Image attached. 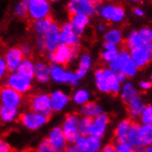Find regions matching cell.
I'll use <instances>...</instances> for the list:
<instances>
[{
  "instance_id": "obj_42",
  "label": "cell",
  "mask_w": 152,
  "mask_h": 152,
  "mask_svg": "<svg viewBox=\"0 0 152 152\" xmlns=\"http://www.w3.org/2000/svg\"><path fill=\"white\" fill-rule=\"evenodd\" d=\"M20 50L22 53V56L24 58H30L31 56L32 55V52H33V49H32V46L29 43H23L21 44V46L20 47Z\"/></svg>"
},
{
  "instance_id": "obj_4",
  "label": "cell",
  "mask_w": 152,
  "mask_h": 152,
  "mask_svg": "<svg viewBox=\"0 0 152 152\" xmlns=\"http://www.w3.org/2000/svg\"><path fill=\"white\" fill-rule=\"evenodd\" d=\"M78 55V46L60 45L52 53H48V59L52 64L66 66L77 59Z\"/></svg>"
},
{
  "instance_id": "obj_6",
  "label": "cell",
  "mask_w": 152,
  "mask_h": 152,
  "mask_svg": "<svg viewBox=\"0 0 152 152\" xmlns=\"http://www.w3.org/2000/svg\"><path fill=\"white\" fill-rule=\"evenodd\" d=\"M68 12L71 15L84 14L94 16L100 10L99 0H70L67 5Z\"/></svg>"
},
{
  "instance_id": "obj_47",
  "label": "cell",
  "mask_w": 152,
  "mask_h": 152,
  "mask_svg": "<svg viewBox=\"0 0 152 152\" xmlns=\"http://www.w3.org/2000/svg\"><path fill=\"white\" fill-rule=\"evenodd\" d=\"M0 152H12L10 146L4 140H0Z\"/></svg>"
},
{
  "instance_id": "obj_44",
  "label": "cell",
  "mask_w": 152,
  "mask_h": 152,
  "mask_svg": "<svg viewBox=\"0 0 152 152\" xmlns=\"http://www.w3.org/2000/svg\"><path fill=\"white\" fill-rule=\"evenodd\" d=\"M7 73H8V71L7 68L4 56H0V81H2V80H4L7 77Z\"/></svg>"
},
{
  "instance_id": "obj_14",
  "label": "cell",
  "mask_w": 152,
  "mask_h": 152,
  "mask_svg": "<svg viewBox=\"0 0 152 152\" xmlns=\"http://www.w3.org/2000/svg\"><path fill=\"white\" fill-rule=\"evenodd\" d=\"M28 5V14L34 20H38L48 17L50 5L43 0H26Z\"/></svg>"
},
{
  "instance_id": "obj_52",
  "label": "cell",
  "mask_w": 152,
  "mask_h": 152,
  "mask_svg": "<svg viewBox=\"0 0 152 152\" xmlns=\"http://www.w3.org/2000/svg\"><path fill=\"white\" fill-rule=\"evenodd\" d=\"M134 152H144V148H134Z\"/></svg>"
},
{
  "instance_id": "obj_26",
  "label": "cell",
  "mask_w": 152,
  "mask_h": 152,
  "mask_svg": "<svg viewBox=\"0 0 152 152\" xmlns=\"http://www.w3.org/2000/svg\"><path fill=\"white\" fill-rule=\"evenodd\" d=\"M102 113V107L95 102H88V103L82 105L81 108H80V114L82 115V117H87L91 119L100 115Z\"/></svg>"
},
{
  "instance_id": "obj_41",
  "label": "cell",
  "mask_w": 152,
  "mask_h": 152,
  "mask_svg": "<svg viewBox=\"0 0 152 152\" xmlns=\"http://www.w3.org/2000/svg\"><path fill=\"white\" fill-rule=\"evenodd\" d=\"M139 35L141 39L143 40L145 43H148V42H151L152 41V31L150 28H142L139 31H138Z\"/></svg>"
},
{
  "instance_id": "obj_12",
  "label": "cell",
  "mask_w": 152,
  "mask_h": 152,
  "mask_svg": "<svg viewBox=\"0 0 152 152\" xmlns=\"http://www.w3.org/2000/svg\"><path fill=\"white\" fill-rule=\"evenodd\" d=\"M130 56L136 64L137 67L144 68L146 67L151 61L152 58V44L151 42L145 43L141 47L136 48L134 50L129 51Z\"/></svg>"
},
{
  "instance_id": "obj_25",
  "label": "cell",
  "mask_w": 152,
  "mask_h": 152,
  "mask_svg": "<svg viewBox=\"0 0 152 152\" xmlns=\"http://www.w3.org/2000/svg\"><path fill=\"white\" fill-rule=\"evenodd\" d=\"M119 94L122 101L127 104L130 101H132L133 99H135L136 97L138 96V91L136 86L132 82L126 81L124 84H122Z\"/></svg>"
},
{
  "instance_id": "obj_58",
  "label": "cell",
  "mask_w": 152,
  "mask_h": 152,
  "mask_svg": "<svg viewBox=\"0 0 152 152\" xmlns=\"http://www.w3.org/2000/svg\"><path fill=\"white\" fill-rule=\"evenodd\" d=\"M0 140H1V139H0Z\"/></svg>"
},
{
  "instance_id": "obj_53",
  "label": "cell",
  "mask_w": 152,
  "mask_h": 152,
  "mask_svg": "<svg viewBox=\"0 0 152 152\" xmlns=\"http://www.w3.org/2000/svg\"><path fill=\"white\" fill-rule=\"evenodd\" d=\"M104 30H105V27H104V25L101 24V25L98 26V31H103Z\"/></svg>"
},
{
  "instance_id": "obj_32",
  "label": "cell",
  "mask_w": 152,
  "mask_h": 152,
  "mask_svg": "<svg viewBox=\"0 0 152 152\" xmlns=\"http://www.w3.org/2000/svg\"><path fill=\"white\" fill-rule=\"evenodd\" d=\"M71 100L77 105L82 106L88 103V102H91V93L86 88H77L73 92Z\"/></svg>"
},
{
  "instance_id": "obj_18",
  "label": "cell",
  "mask_w": 152,
  "mask_h": 152,
  "mask_svg": "<svg viewBox=\"0 0 152 152\" xmlns=\"http://www.w3.org/2000/svg\"><path fill=\"white\" fill-rule=\"evenodd\" d=\"M50 96V102H51V108L53 113H59L65 110L66 106L69 104L70 97L65 91L57 89V91H53Z\"/></svg>"
},
{
  "instance_id": "obj_35",
  "label": "cell",
  "mask_w": 152,
  "mask_h": 152,
  "mask_svg": "<svg viewBox=\"0 0 152 152\" xmlns=\"http://www.w3.org/2000/svg\"><path fill=\"white\" fill-rule=\"evenodd\" d=\"M138 119L140 120V124H142L152 126V106L150 104H146Z\"/></svg>"
},
{
  "instance_id": "obj_30",
  "label": "cell",
  "mask_w": 152,
  "mask_h": 152,
  "mask_svg": "<svg viewBox=\"0 0 152 152\" xmlns=\"http://www.w3.org/2000/svg\"><path fill=\"white\" fill-rule=\"evenodd\" d=\"M119 49L118 46H115L113 44L110 43H106L104 42L103 46H102V51L101 53L102 59L107 64L112 63L113 61H114L118 56Z\"/></svg>"
},
{
  "instance_id": "obj_27",
  "label": "cell",
  "mask_w": 152,
  "mask_h": 152,
  "mask_svg": "<svg viewBox=\"0 0 152 152\" xmlns=\"http://www.w3.org/2000/svg\"><path fill=\"white\" fill-rule=\"evenodd\" d=\"M20 110L18 108L0 105V121L2 123H12L20 117Z\"/></svg>"
},
{
  "instance_id": "obj_7",
  "label": "cell",
  "mask_w": 152,
  "mask_h": 152,
  "mask_svg": "<svg viewBox=\"0 0 152 152\" xmlns=\"http://www.w3.org/2000/svg\"><path fill=\"white\" fill-rule=\"evenodd\" d=\"M30 109L34 113L49 118L53 113L49 94L41 92L32 95L30 99Z\"/></svg>"
},
{
  "instance_id": "obj_11",
  "label": "cell",
  "mask_w": 152,
  "mask_h": 152,
  "mask_svg": "<svg viewBox=\"0 0 152 152\" xmlns=\"http://www.w3.org/2000/svg\"><path fill=\"white\" fill-rule=\"evenodd\" d=\"M23 103V95L6 85L0 87V105L18 108Z\"/></svg>"
},
{
  "instance_id": "obj_40",
  "label": "cell",
  "mask_w": 152,
  "mask_h": 152,
  "mask_svg": "<svg viewBox=\"0 0 152 152\" xmlns=\"http://www.w3.org/2000/svg\"><path fill=\"white\" fill-rule=\"evenodd\" d=\"M15 13L19 17H24L28 14V5H27L26 0L20 2L15 7Z\"/></svg>"
},
{
  "instance_id": "obj_50",
  "label": "cell",
  "mask_w": 152,
  "mask_h": 152,
  "mask_svg": "<svg viewBox=\"0 0 152 152\" xmlns=\"http://www.w3.org/2000/svg\"><path fill=\"white\" fill-rule=\"evenodd\" d=\"M134 13H135V15L137 17H142L143 15H144V11H143L139 7H136L135 10H134Z\"/></svg>"
},
{
  "instance_id": "obj_37",
  "label": "cell",
  "mask_w": 152,
  "mask_h": 152,
  "mask_svg": "<svg viewBox=\"0 0 152 152\" xmlns=\"http://www.w3.org/2000/svg\"><path fill=\"white\" fill-rule=\"evenodd\" d=\"M91 122V118L80 117L78 124H77V128H78V132L80 136H88V131Z\"/></svg>"
},
{
  "instance_id": "obj_20",
  "label": "cell",
  "mask_w": 152,
  "mask_h": 152,
  "mask_svg": "<svg viewBox=\"0 0 152 152\" xmlns=\"http://www.w3.org/2000/svg\"><path fill=\"white\" fill-rule=\"evenodd\" d=\"M59 33L60 27L56 23H53L43 36L46 44V52L52 53L60 45Z\"/></svg>"
},
{
  "instance_id": "obj_28",
  "label": "cell",
  "mask_w": 152,
  "mask_h": 152,
  "mask_svg": "<svg viewBox=\"0 0 152 152\" xmlns=\"http://www.w3.org/2000/svg\"><path fill=\"white\" fill-rule=\"evenodd\" d=\"M134 121L131 119H124L122 120L115 128L114 136L115 140H126L128 133L133 126Z\"/></svg>"
},
{
  "instance_id": "obj_49",
  "label": "cell",
  "mask_w": 152,
  "mask_h": 152,
  "mask_svg": "<svg viewBox=\"0 0 152 152\" xmlns=\"http://www.w3.org/2000/svg\"><path fill=\"white\" fill-rule=\"evenodd\" d=\"M64 152H81V151L78 150L75 145H69L66 147V148L64 150Z\"/></svg>"
},
{
  "instance_id": "obj_56",
  "label": "cell",
  "mask_w": 152,
  "mask_h": 152,
  "mask_svg": "<svg viewBox=\"0 0 152 152\" xmlns=\"http://www.w3.org/2000/svg\"><path fill=\"white\" fill-rule=\"evenodd\" d=\"M20 152H29V151H27V150H22V151H20Z\"/></svg>"
},
{
  "instance_id": "obj_29",
  "label": "cell",
  "mask_w": 152,
  "mask_h": 152,
  "mask_svg": "<svg viewBox=\"0 0 152 152\" xmlns=\"http://www.w3.org/2000/svg\"><path fill=\"white\" fill-rule=\"evenodd\" d=\"M34 66L35 63L31 58H23L16 72L33 80L34 77Z\"/></svg>"
},
{
  "instance_id": "obj_46",
  "label": "cell",
  "mask_w": 152,
  "mask_h": 152,
  "mask_svg": "<svg viewBox=\"0 0 152 152\" xmlns=\"http://www.w3.org/2000/svg\"><path fill=\"white\" fill-rule=\"evenodd\" d=\"M152 87V83L150 80H141L139 82V88L143 91H148Z\"/></svg>"
},
{
  "instance_id": "obj_57",
  "label": "cell",
  "mask_w": 152,
  "mask_h": 152,
  "mask_svg": "<svg viewBox=\"0 0 152 152\" xmlns=\"http://www.w3.org/2000/svg\"><path fill=\"white\" fill-rule=\"evenodd\" d=\"M43 1H47V0H43Z\"/></svg>"
},
{
  "instance_id": "obj_17",
  "label": "cell",
  "mask_w": 152,
  "mask_h": 152,
  "mask_svg": "<svg viewBox=\"0 0 152 152\" xmlns=\"http://www.w3.org/2000/svg\"><path fill=\"white\" fill-rule=\"evenodd\" d=\"M59 42L60 44H64V45L71 47L78 46L80 37L73 31L69 22H66L61 26L59 33Z\"/></svg>"
},
{
  "instance_id": "obj_13",
  "label": "cell",
  "mask_w": 152,
  "mask_h": 152,
  "mask_svg": "<svg viewBox=\"0 0 152 152\" xmlns=\"http://www.w3.org/2000/svg\"><path fill=\"white\" fill-rule=\"evenodd\" d=\"M109 124L110 119L108 114L102 113L100 115L96 116V117L91 119L88 131V136H91L102 139V137H103V136L105 135Z\"/></svg>"
},
{
  "instance_id": "obj_21",
  "label": "cell",
  "mask_w": 152,
  "mask_h": 152,
  "mask_svg": "<svg viewBox=\"0 0 152 152\" xmlns=\"http://www.w3.org/2000/svg\"><path fill=\"white\" fill-rule=\"evenodd\" d=\"M69 23L73 31L80 37V35H82L84 32L86 27L89 24V17L84 14L72 15Z\"/></svg>"
},
{
  "instance_id": "obj_33",
  "label": "cell",
  "mask_w": 152,
  "mask_h": 152,
  "mask_svg": "<svg viewBox=\"0 0 152 152\" xmlns=\"http://www.w3.org/2000/svg\"><path fill=\"white\" fill-rule=\"evenodd\" d=\"M104 42L106 43L113 44L115 46H118L123 42V35L120 30L112 29L104 34Z\"/></svg>"
},
{
  "instance_id": "obj_19",
  "label": "cell",
  "mask_w": 152,
  "mask_h": 152,
  "mask_svg": "<svg viewBox=\"0 0 152 152\" xmlns=\"http://www.w3.org/2000/svg\"><path fill=\"white\" fill-rule=\"evenodd\" d=\"M23 58L24 57L20 50V47H12L8 49L4 56L8 72H16Z\"/></svg>"
},
{
  "instance_id": "obj_3",
  "label": "cell",
  "mask_w": 152,
  "mask_h": 152,
  "mask_svg": "<svg viewBox=\"0 0 152 152\" xmlns=\"http://www.w3.org/2000/svg\"><path fill=\"white\" fill-rule=\"evenodd\" d=\"M108 68L114 73H121L124 75L127 78L134 77L138 71V68L130 56L129 51L126 49L119 50L116 59L108 64Z\"/></svg>"
},
{
  "instance_id": "obj_10",
  "label": "cell",
  "mask_w": 152,
  "mask_h": 152,
  "mask_svg": "<svg viewBox=\"0 0 152 152\" xmlns=\"http://www.w3.org/2000/svg\"><path fill=\"white\" fill-rule=\"evenodd\" d=\"M19 119L20 121V124L25 128L31 131H35L42 128L48 123L49 120V118L46 117V116L34 113L31 110L20 114Z\"/></svg>"
},
{
  "instance_id": "obj_48",
  "label": "cell",
  "mask_w": 152,
  "mask_h": 152,
  "mask_svg": "<svg viewBox=\"0 0 152 152\" xmlns=\"http://www.w3.org/2000/svg\"><path fill=\"white\" fill-rule=\"evenodd\" d=\"M100 152H116L113 144H107L103 146Z\"/></svg>"
},
{
  "instance_id": "obj_43",
  "label": "cell",
  "mask_w": 152,
  "mask_h": 152,
  "mask_svg": "<svg viewBox=\"0 0 152 152\" xmlns=\"http://www.w3.org/2000/svg\"><path fill=\"white\" fill-rule=\"evenodd\" d=\"M36 152H58V151H56V149H53L48 144L47 141L44 139L43 141H42L40 143V145L38 146V148L36 149Z\"/></svg>"
},
{
  "instance_id": "obj_16",
  "label": "cell",
  "mask_w": 152,
  "mask_h": 152,
  "mask_svg": "<svg viewBox=\"0 0 152 152\" xmlns=\"http://www.w3.org/2000/svg\"><path fill=\"white\" fill-rule=\"evenodd\" d=\"M45 140L53 149L58 152H64L68 145L60 126L53 127L49 132L48 137Z\"/></svg>"
},
{
  "instance_id": "obj_1",
  "label": "cell",
  "mask_w": 152,
  "mask_h": 152,
  "mask_svg": "<svg viewBox=\"0 0 152 152\" xmlns=\"http://www.w3.org/2000/svg\"><path fill=\"white\" fill-rule=\"evenodd\" d=\"M94 82L97 89L100 92L113 95L119 94L122 86L117 80L116 74L108 67L98 68L95 71Z\"/></svg>"
},
{
  "instance_id": "obj_23",
  "label": "cell",
  "mask_w": 152,
  "mask_h": 152,
  "mask_svg": "<svg viewBox=\"0 0 152 152\" xmlns=\"http://www.w3.org/2000/svg\"><path fill=\"white\" fill-rule=\"evenodd\" d=\"M91 66H92V59L91 56L88 55V53H83V55L80 56L75 72L77 77L79 79L84 78L89 71H91Z\"/></svg>"
},
{
  "instance_id": "obj_55",
  "label": "cell",
  "mask_w": 152,
  "mask_h": 152,
  "mask_svg": "<svg viewBox=\"0 0 152 152\" xmlns=\"http://www.w3.org/2000/svg\"><path fill=\"white\" fill-rule=\"evenodd\" d=\"M50 1H52V2H56V1H58V0H50Z\"/></svg>"
},
{
  "instance_id": "obj_39",
  "label": "cell",
  "mask_w": 152,
  "mask_h": 152,
  "mask_svg": "<svg viewBox=\"0 0 152 152\" xmlns=\"http://www.w3.org/2000/svg\"><path fill=\"white\" fill-rule=\"evenodd\" d=\"M124 15H126V13H124V8L122 7H119V6H115L111 21H113V22H120V21H122L124 20Z\"/></svg>"
},
{
  "instance_id": "obj_36",
  "label": "cell",
  "mask_w": 152,
  "mask_h": 152,
  "mask_svg": "<svg viewBox=\"0 0 152 152\" xmlns=\"http://www.w3.org/2000/svg\"><path fill=\"white\" fill-rule=\"evenodd\" d=\"M113 146L116 152H134V148L126 140H115Z\"/></svg>"
},
{
  "instance_id": "obj_45",
  "label": "cell",
  "mask_w": 152,
  "mask_h": 152,
  "mask_svg": "<svg viewBox=\"0 0 152 152\" xmlns=\"http://www.w3.org/2000/svg\"><path fill=\"white\" fill-rule=\"evenodd\" d=\"M35 44H36V48L38 49V51H40L41 53L46 52V44L43 37H38Z\"/></svg>"
},
{
  "instance_id": "obj_34",
  "label": "cell",
  "mask_w": 152,
  "mask_h": 152,
  "mask_svg": "<svg viewBox=\"0 0 152 152\" xmlns=\"http://www.w3.org/2000/svg\"><path fill=\"white\" fill-rule=\"evenodd\" d=\"M144 44H145V42H143L138 31H131L126 39V45L129 51L141 47L142 45H144Z\"/></svg>"
},
{
  "instance_id": "obj_2",
  "label": "cell",
  "mask_w": 152,
  "mask_h": 152,
  "mask_svg": "<svg viewBox=\"0 0 152 152\" xmlns=\"http://www.w3.org/2000/svg\"><path fill=\"white\" fill-rule=\"evenodd\" d=\"M126 141H127L133 148H144L151 145L152 126L134 122Z\"/></svg>"
},
{
  "instance_id": "obj_9",
  "label": "cell",
  "mask_w": 152,
  "mask_h": 152,
  "mask_svg": "<svg viewBox=\"0 0 152 152\" xmlns=\"http://www.w3.org/2000/svg\"><path fill=\"white\" fill-rule=\"evenodd\" d=\"M80 117L77 113H70L68 114L64 123L61 126L62 132L64 134V137L69 145H74L77 139L79 137V132L77 128V124Z\"/></svg>"
},
{
  "instance_id": "obj_24",
  "label": "cell",
  "mask_w": 152,
  "mask_h": 152,
  "mask_svg": "<svg viewBox=\"0 0 152 152\" xmlns=\"http://www.w3.org/2000/svg\"><path fill=\"white\" fill-rule=\"evenodd\" d=\"M145 106L146 103L144 102V100L139 95L136 97L135 99L130 101L127 103V110L131 117V120H137L143 109L145 108Z\"/></svg>"
},
{
  "instance_id": "obj_31",
  "label": "cell",
  "mask_w": 152,
  "mask_h": 152,
  "mask_svg": "<svg viewBox=\"0 0 152 152\" xmlns=\"http://www.w3.org/2000/svg\"><path fill=\"white\" fill-rule=\"evenodd\" d=\"M53 23V19L48 16L46 18H44V19L35 20L33 24V30L35 33L38 35V37H43L45 32L47 31V30L49 29V27Z\"/></svg>"
},
{
  "instance_id": "obj_8",
  "label": "cell",
  "mask_w": 152,
  "mask_h": 152,
  "mask_svg": "<svg viewBox=\"0 0 152 152\" xmlns=\"http://www.w3.org/2000/svg\"><path fill=\"white\" fill-rule=\"evenodd\" d=\"M6 86L11 88L21 95L27 94L32 88V79L25 77L18 72L7 74L6 77Z\"/></svg>"
},
{
  "instance_id": "obj_38",
  "label": "cell",
  "mask_w": 152,
  "mask_h": 152,
  "mask_svg": "<svg viewBox=\"0 0 152 152\" xmlns=\"http://www.w3.org/2000/svg\"><path fill=\"white\" fill-rule=\"evenodd\" d=\"M114 7L115 6H113V5H106V6L102 7L99 10L101 17L103 18V19L106 20L111 21L113 14V10H114Z\"/></svg>"
},
{
  "instance_id": "obj_54",
  "label": "cell",
  "mask_w": 152,
  "mask_h": 152,
  "mask_svg": "<svg viewBox=\"0 0 152 152\" xmlns=\"http://www.w3.org/2000/svg\"><path fill=\"white\" fill-rule=\"evenodd\" d=\"M130 1H134V2H141V1H144V0H130Z\"/></svg>"
},
{
  "instance_id": "obj_5",
  "label": "cell",
  "mask_w": 152,
  "mask_h": 152,
  "mask_svg": "<svg viewBox=\"0 0 152 152\" xmlns=\"http://www.w3.org/2000/svg\"><path fill=\"white\" fill-rule=\"evenodd\" d=\"M50 79L58 84H68L71 87H77L80 79L75 72H72L65 66L52 64L49 66Z\"/></svg>"
},
{
  "instance_id": "obj_15",
  "label": "cell",
  "mask_w": 152,
  "mask_h": 152,
  "mask_svg": "<svg viewBox=\"0 0 152 152\" xmlns=\"http://www.w3.org/2000/svg\"><path fill=\"white\" fill-rule=\"evenodd\" d=\"M74 145L81 152H100L102 142L101 138L91 136H79Z\"/></svg>"
},
{
  "instance_id": "obj_22",
  "label": "cell",
  "mask_w": 152,
  "mask_h": 152,
  "mask_svg": "<svg viewBox=\"0 0 152 152\" xmlns=\"http://www.w3.org/2000/svg\"><path fill=\"white\" fill-rule=\"evenodd\" d=\"M34 79L42 84H45L50 81L49 66L43 61H38L34 66Z\"/></svg>"
},
{
  "instance_id": "obj_51",
  "label": "cell",
  "mask_w": 152,
  "mask_h": 152,
  "mask_svg": "<svg viewBox=\"0 0 152 152\" xmlns=\"http://www.w3.org/2000/svg\"><path fill=\"white\" fill-rule=\"evenodd\" d=\"M144 152H152V146L148 145L144 147Z\"/></svg>"
}]
</instances>
